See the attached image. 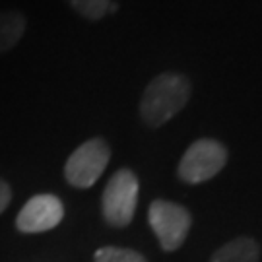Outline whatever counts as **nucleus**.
Returning a JSON list of instances; mask_svg holds the SVG:
<instances>
[{
	"mask_svg": "<svg viewBox=\"0 0 262 262\" xmlns=\"http://www.w3.org/2000/svg\"><path fill=\"white\" fill-rule=\"evenodd\" d=\"M10 200H12V190H10L8 183L0 179V214L6 210V206L10 204Z\"/></svg>",
	"mask_w": 262,
	"mask_h": 262,
	"instance_id": "9b49d317",
	"label": "nucleus"
},
{
	"mask_svg": "<svg viewBox=\"0 0 262 262\" xmlns=\"http://www.w3.org/2000/svg\"><path fill=\"white\" fill-rule=\"evenodd\" d=\"M140 183L130 169L122 167L113 173L101 196V210L105 222L113 227H126L138 206Z\"/></svg>",
	"mask_w": 262,
	"mask_h": 262,
	"instance_id": "f03ea898",
	"label": "nucleus"
},
{
	"mask_svg": "<svg viewBox=\"0 0 262 262\" xmlns=\"http://www.w3.org/2000/svg\"><path fill=\"white\" fill-rule=\"evenodd\" d=\"M260 245L251 237H235L222 245L210 262H258Z\"/></svg>",
	"mask_w": 262,
	"mask_h": 262,
	"instance_id": "0eeeda50",
	"label": "nucleus"
},
{
	"mask_svg": "<svg viewBox=\"0 0 262 262\" xmlns=\"http://www.w3.org/2000/svg\"><path fill=\"white\" fill-rule=\"evenodd\" d=\"M148 222H150L151 231L158 237L161 249L173 253L185 243L192 225V215L185 206L158 198L150 204Z\"/></svg>",
	"mask_w": 262,
	"mask_h": 262,
	"instance_id": "20e7f679",
	"label": "nucleus"
},
{
	"mask_svg": "<svg viewBox=\"0 0 262 262\" xmlns=\"http://www.w3.org/2000/svg\"><path fill=\"white\" fill-rule=\"evenodd\" d=\"M227 163V148L214 138L192 142L179 161L177 175L183 183L200 185L214 179Z\"/></svg>",
	"mask_w": 262,
	"mask_h": 262,
	"instance_id": "7ed1b4c3",
	"label": "nucleus"
},
{
	"mask_svg": "<svg viewBox=\"0 0 262 262\" xmlns=\"http://www.w3.org/2000/svg\"><path fill=\"white\" fill-rule=\"evenodd\" d=\"M94 262H148L140 253L121 247H103L94 256Z\"/></svg>",
	"mask_w": 262,
	"mask_h": 262,
	"instance_id": "9d476101",
	"label": "nucleus"
},
{
	"mask_svg": "<svg viewBox=\"0 0 262 262\" xmlns=\"http://www.w3.org/2000/svg\"><path fill=\"white\" fill-rule=\"evenodd\" d=\"M192 95V84L185 74L169 70L146 85L140 99V119L146 126L159 128L183 111Z\"/></svg>",
	"mask_w": 262,
	"mask_h": 262,
	"instance_id": "f257e3e1",
	"label": "nucleus"
},
{
	"mask_svg": "<svg viewBox=\"0 0 262 262\" xmlns=\"http://www.w3.org/2000/svg\"><path fill=\"white\" fill-rule=\"evenodd\" d=\"M28 28V19L18 10H2L0 12V55L8 53L19 43Z\"/></svg>",
	"mask_w": 262,
	"mask_h": 262,
	"instance_id": "6e6552de",
	"label": "nucleus"
},
{
	"mask_svg": "<svg viewBox=\"0 0 262 262\" xmlns=\"http://www.w3.org/2000/svg\"><path fill=\"white\" fill-rule=\"evenodd\" d=\"M111 159V148L103 138H90L66 159L64 177L76 188H90L103 175Z\"/></svg>",
	"mask_w": 262,
	"mask_h": 262,
	"instance_id": "39448f33",
	"label": "nucleus"
},
{
	"mask_svg": "<svg viewBox=\"0 0 262 262\" xmlns=\"http://www.w3.org/2000/svg\"><path fill=\"white\" fill-rule=\"evenodd\" d=\"M74 12H78L82 18L97 21L107 16V10L113 0H66Z\"/></svg>",
	"mask_w": 262,
	"mask_h": 262,
	"instance_id": "1a4fd4ad",
	"label": "nucleus"
},
{
	"mask_svg": "<svg viewBox=\"0 0 262 262\" xmlns=\"http://www.w3.org/2000/svg\"><path fill=\"white\" fill-rule=\"evenodd\" d=\"M64 206L55 194H35L26 202L16 217V227L21 233H43L62 222Z\"/></svg>",
	"mask_w": 262,
	"mask_h": 262,
	"instance_id": "423d86ee",
	"label": "nucleus"
}]
</instances>
